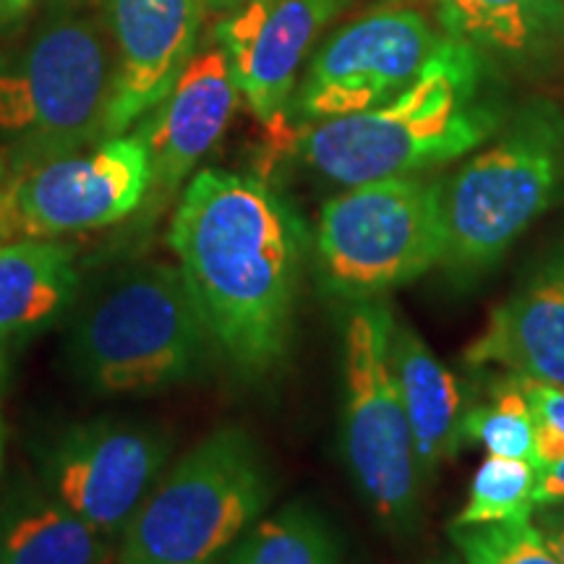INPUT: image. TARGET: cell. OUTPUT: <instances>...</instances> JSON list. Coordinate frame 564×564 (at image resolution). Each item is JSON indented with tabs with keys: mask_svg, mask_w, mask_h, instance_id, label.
Wrapping results in <instances>:
<instances>
[{
	"mask_svg": "<svg viewBox=\"0 0 564 564\" xmlns=\"http://www.w3.org/2000/svg\"><path fill=\"white\" fill-rule=\"evenodd\" d=\"M167 241L212 340L249 377L272 371L293 333L306 253L299 215L262 181L202 171Z\"/></svg>",
	"mask_w": 564,
	"mask_h": 564,
	"instance_id": "6da1fadb",
	"label": "cell"
},
{
	"mask_svg": "<svg viewBox=\"0 0 564 564\" xmlns=\"http://www.w3.org/2000/svg\"><path fill=\"white\" fill-rule=\"evenodd\" d=\"M481 84L478 47L442 40L411 87L377 108L319 121L303 133L301 152L316 173L343 186L453 162L502 126Z\"/></svg>",
	"mask_w": 564,
	"mask_h": 564,
	"instance_id": "7a4b0ae2",
	"label": "cell"
},
{
	"mask_svg": "<svg viewBox=\"0 0 564 564\" xmlns=\"http://www.w3.org/2000/svg\"><path fill=\"white\" fill-rule=\"evenodd\" d=\"M486 150L442 181V267L476 278L556 202L564 188V116L535 100Z\"/></svg>",
	"mask_w": 564,
	"mask_h": 564,
	"instance_id": "3957f363",
	"label": "cell"
},
{
	"mask_svg": "<svg viewBox=\"0 0 564 564\" xmlns=\"http://www.w3.org/2000/svg\"><path fill=\"white\" fill-rule=\"evenodd\" d=\"M209 340L178 267L147 264L89 303L70 335V361L97 392H160L202 369Z\"/></svg>",
	"mask_w": 564,
	"mask_h": 564,
	"instance_id": "277c9868",
	"label": "cell"
},
{
	"mask_svg": "<svg viewBox=\"0 0 564 564\" xmlns=\"http://www.w3.org/2000/svg\"><path fill=\"white\" fill-rule=\"evenodd\" d=\"M257 442L223 426L196 444L123 528L121 564H215L270 502Z\"/></svg>",
	"mask_w": 564,
	"mask_h": 564,
	"instance_id": "5b68a950",
	"label": "cell"
},
{
	"mask_svg": "<svg viewBox=\"0 0 564 564\" xmlns=\"http://www.w3.org/2000/svg\"><path fill=\"white\" fill-rule=\"evenodd\" d=\"M442 181L419 175L350 186L322 207L316 259L329 293L382 299L442 264Z\"/></svg>",
	"mask_w": 564,
	"mask_h": 564,
	"instance_id": "8992f818",
	"label": "cell"
},
{
	"mask_svg": "<svg viewBox=\"0 0 564 564\" xmlns=\"http://www.w3.org/2000/svg\"><path fill=\"white\" fill-rule=\"evenodd\" d=\"M392 327L390 303L352 301L343 335V449L371 512L403 535L419 520L423 476L392 371Z\"/></svg>",
	"mask_w": 564,
	"mask_h": 564,
	"instance_id": "52a82bcc",
	"label": "cell"
},
{
	"mask_svg": "<svg viewBox=\"0 0 564 564\" xmlns=\"http://www.w3.org/2000/svg\"><path fill=\"white\" fill-rule=\"evenodd\" d=\"M112 76L108 47L89 21H53L17 68L0 70V131L45 160L102 133Z\"/></svg>",
	"mask_w": 564,
	"mask_h": 564,
	"instance_id": "ba28073f",
	"label": "cell"
},
{
	"mask_svg": "<svg viewBox=\"0 0 564 564\" xmlns=\"http://www.w3.org/2000/svg\"><path fill=\"white\" fill-rule=\"evenodd\" d=\"M150 186V150L141 133L110 137L91 152L58 154L0 194V241L105 228L129 217Z\"/></svg>",
	"mask_w": 564,
	"mask_h": 564,
	"instance_id": "9c48e42d",
	"label": "cell"
},
{
	"mask_svg": "<svg viewBox=\"0 0 564 564\" xmlns=\"http://www.w3.org/2000/svg\"><path fill=\"white\" fill-rule=\"evenodd\" d=\"M440 42L419 11L366 13L333 34L308 63L295 102L301 118L319 123L384 105L411 87Z\"/></svg>",
	"mask_w": 564,
	"mask_h": 564,
	"instance_id": "30bf717a",
	"label": "cell"
},
{
	"mask_svg": "<svg viewBox=\"0 0 564 564\" xmlns=\"http://www.w3.org/2000/svg\"><path fill=\"white\" fill-rule=\"evenodd\" d=\"M167 453L171 444L154 429L95 421L63 436L51 486L66 510L112 539L150 497Z\"/></svg>",
	"mask_w": 564,
	"mask_h": 564,
	"instance_id": "8fae6325",
	"label": "cell"
},
{
	"mask_svg": "<svg viewBox=\"0 0 564 564\" xmlns=\"http://www.w3.org/2000/svg\"><path fill=\"white\" fill-rule=\"evenodd\" d=\"M350 0H249L217 30L236 87L270 131L285 126L299 70L314 40Z\"/></svg>",
	"mask_w": 564,
	"mask_h": 564,
	"instance_id": "7c38bea8",
	"label": "cell"
},
{
	"mask_svg": "<svg viewBox=\"0 0 564 564\" xmlns=\"http://www.w3.org/2000/svg\"><path fill=\"white\" fill-rule=\"evenodd\" d=\"M118 66L112 76L105 137H121L173 89L194 53L199 0H110Z\"/></svg>",
	"mask_w": 564,
	"mask_h": 564,
	"instance_id": "4fadbf2b",
	"label": "cell"
},
{
	"mask_svg": "<svg viewBox=\"0 0 564 564\" xmlns=\"http://www.w3.org/2000/svg\"><path fill=\"white\" fill-rule=\"evenodd\" d=\"M238 102L230 61L223 47L192 55L158 112L141 131L150 150L152 186L173 194L228 129Z\"/></svg>",
	"mask_w": 564,
	"mask_h": 564,
	"instance_id": "5bb4252c",
	"label": "cell"
},
{
	"mask_svg": "<svg viewBox=\"0 0 564 564\" xmlns=\"http://www.w3.org/2000/svg\"><path fill=\"white\" fill-rule=\"evenodd\" d=\"M465 364L502 366L512 377L564 390V253L494 308L484 333L465 348Z\"/></svg>",
	"mask_w": 564,
	"mask_h": 564,
	"instance_id": "9a60e30c",
	"label": "cell"
},
{
	"mask_svg": "<svg viewBox=\"0 0 564 564\" xmlns=\"http://www.w3.org/2000/svg\"><path fill=\"white\" fill-rule=\"evenodd\" d=\"M392 371L398 379L413 453L421 476L436 474L442 463L453 460L463 440V392L453 371L434 356L411 324L394 316L390 340Z\"/></svg>",
	"mask_w": 564,
	"mask_h": 564,
	"instance_id": "2e32d148",
	"label": "cell"
},
{
	"mask_svg": "<svg viewBox=\"0 0 564 564\" xmlns=\"http://www.w3.org/2000/svg\"><path fill=\"white\" fill-rule=\"evenodd\" d=\"M74 291V249L51 241L0 246V337L51 322Z\"/></svg>",
	"mask_w": 564,
	"mask_h": 564,
	"instance_id": "e0dca14e",
	"label": "cell"
},
{
	"mask_svg": "<svg viewBox=\"0 0 564 564\" xmlns=\"http://www.w3.org/2000/svg\"><path fill=\"white\" fill-rule=\"evenodd\" d=\"M449 37L478 51L525 55L554 37L564 0H436Z\"/></svg>",
	"mask_w": 564,
	"mask_h": 564,
	"instance_id": "ac0fdd59",
	"label": "cell"
},
{
	"mask_svg": "<svg viewBox=\"0 0 564 564\" xmlns=\"http://www.w3.org/2000/svg\"><path fill=\"white\" fill-rule=\"evenodd\" d=\"M3 564H112L108 539L58 505L13 514L0 535Z\"/></svg>",
	"mask_w": 564,
	"mask_h": 564,
	"instance_id": "d6986e66",
	"label": "cell"
},
{
	"mask_svg": "<svg viewBox=\"0 0 564 564\" xmlns=\"http://www.w3.org/2000/svg\"><path fill=\"white\" fill-rule=\"evenodd\" d=\"M230 564H343V552L327 518L295 502L253 525Z\"/></svg>",
	"mask_w": 564,
	"mask_h": 564,
	"instance_id": "ffe728a7",
	"label": "cell"
},
{
	"mask_svg": "<svg viewBox=\"0 0 564 564\" xmlns=\"http://www.w3.org/2000/svg\"><path fill=\"white\" fill-rule=\"evenodd\" d=\"M463 440L484 444L494 457L528 460L533 457V415L520 379L507 377L494 387L491 403L465 411Z\"/></svg>",
	"mask_w": 564,
	"mask_h": 564,
	"instance_id": "44dd1931",
	"label": "cell"
},
{
	"mask_svg": "<svg viewBox=\"0 0 564 564\" xmlns=\"http://www.w3.org/2000/svg\"><path fill=\"white\" fill-rule=\"evenodd\" d=\"M535 470L528 460L494 457L481 463L470 484L468 502L453 525L502 523V520L533 514L535 507Z\"/></svg>",
	"mask_w": 564,
	"mask_h": 564,
	"instance_id": "7402d4cb",
	"label": "cell"
},
{
	"mask_svg": "<svg viewBox=\"0 0 564 564\" xmlns=\"http://www.w3.org/2000/svg\"><path fill=\"white\" fill-rule=\"evenodd\" d=\"M520 379L533 415L535 507L564 499V390L554 384Z\"/></svg>",
	"mask_w": 564,
	"mask_h": 564,
	"instance_id": "603a6c76",
	"label": "cell"
},
{
	"mask_svg": "<svg viewBox=\"0 0 564 564\" xmlns=\"http://www.w3.org/2000/svg\"><path fill=\"white\" fill-rule=\"evenodd\" d=\"M449 539L465 564H562L531 514L502 523L449 525Z\"/></svg>",
	"mask_w": 564,
	"mask_h": 564,
	"instance_id": "cb8c5ba5",
	"label": "cell"
},
{
	"mask_svg": "<svg viewBox=\"0 0 564 564\" xmlns=\"http://www.w3.org/2000/svg\"><path fill=\"white\" fill-rule=\"evenodd\" d=\"M531 520L533 525L539 528V533L544 535V541L554 552L556 560L564 564V499L533 507Z\"/></svg>",
	"mask_w": 564,
	"mask_h": 564,
	"instance_id": "d4e9b609",
	"label": "cell"
},
{
	"mask_svg": "<svg viewBox=\"0 0 564 564\" xmlns=\"http://www.w3.org/2000/svg\"><path fill=\"white\" fill-rule=\"evenodd\" d=\"M34 6V0H0V24L24 17Z\"/></svg>",
	"mask_w": 564,
	"mask_h": 564,
	"instance_id": "484cf974",
	"label": "cell"
},
{
	"mask_svg": "<svg viewBox=\"0 0 564 564\" xmlns=\"http://www.w3.org/2000/svg\"><path fill=\"white\" fill-rule=\"evenodd\" d=\"M426 564H465V562L460 560V554H442V556H434V560Z\"/></svg>",
	"mask_w": 564,
	"mask_h": 564,
	"instance_id": "4316f807",
	"label": "cell"
},
{
	"mask_svg": "<svg viewBox=\"0 0 564 564\" xmlns=\"http://www.w3.org/2000/svg\"><path fill=\"white\" fill-rule=\"evenodd\" d=\"M0 366H3V358H0Z\"/></svg>",
	"mask_w": 564,
	"mask_h": 564,
	"instance_id": "83f0119b",
	"label": "cell"
},
{
	"mask_svg": "<svg viewBox=\"0 0 564 564\" xmlns=\"http://www.w3.org/2000/svg\"><path fill=\"white\" fill-rule=\"evenodd\" d=\"M0 564H3V560H0Z\"/></svg>",
	"mask_w": 564,
	"mask_h": 564,
	"instance_id": "f1b7e54d",
	"label": "cell"
}]
</instances>
